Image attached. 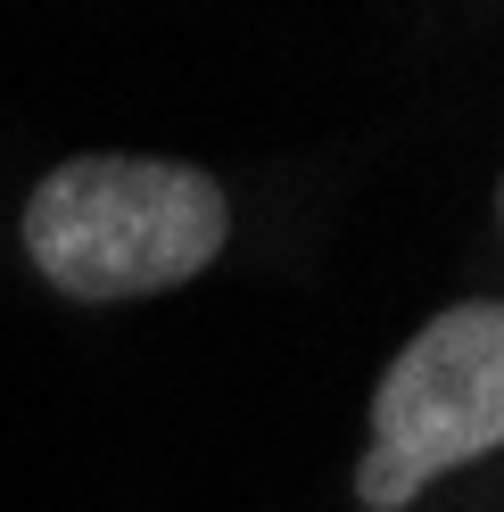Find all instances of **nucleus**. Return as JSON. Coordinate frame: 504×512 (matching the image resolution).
Listing matches in <instances>:
<instances>
[{
	"instance_id": "f257e3e1",
	"label": "nucleus",
	"mask_w": 504,
	"mask_h": 512,
	"mask_svg": "<svg viewBox=\"0 0 504 512\" xmlns=\"http://www.w3.org/2000/svg\"><path fill=\"white\" fill-rule=\"evenodd\" d=\"M232 207L199 166L174 157H75L25 207V256L58 298L116 306L157 298L215 265Z\"/></svg>"
},
{
	"instance_id": "f03ea898",
	"label": "nucleus",
	"mask_w": 504,
	"mask_h": 512,
	"mask_svg": "<svg viewBox=\"0 0 504 512\" xmlns=\"http://www.w3.org/2000/svg\"><path fill=\"white\" fill-rule=\"evenodd\" d=\"M504 446V306H447L372 389V446L356 471L364 512H405L438 471Z\"/></svg>"
}]
</instances>
